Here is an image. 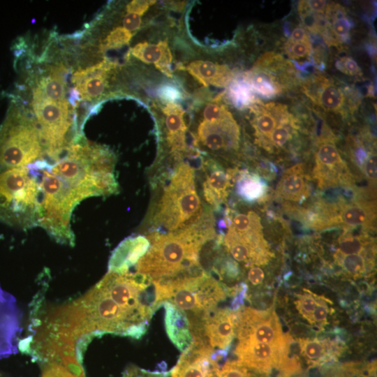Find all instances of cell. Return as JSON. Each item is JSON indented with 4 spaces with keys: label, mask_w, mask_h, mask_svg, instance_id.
Listing matches in <instances>:
<instances>
[{
    "label": "cell",
    "mask_w": 377,
    "mask_h": 377,
    "mask_svg": "<svg viewBox=\"0 0 377 377\" xmlns=\"http://www.w3.org/2000/svg\"><path fill=\"white\" fill-rule=\"evenodd\" d=\"M364 377H376V364L372 363L369 365V369Z\"/></svg>",
    "instance_id": "52"
},
{
    "label": "cell",
    "mask_w": 377,
    "mask_h": 377,
    "mask_svg": "<svg viewBox=\"0 0 377 377\" xmlns=\"http://www.w3.org/2000/svg\"><path fill=\"white\" fill-rule=\"evenodd\" d=\"M150 242L146 236L138 235L126 237L112 251L108 263V272L125 274L135 266L147 252Z\"/></svg>",
    "instance_id": "17"
},
{
    "label": "cell",
    "mask_w": 377,
    "mask_h": 377,
    "mask_svg": "<svg viewBox=\"0 0 377 377\" xmlns=\"http://www.w3.org/2000/svg\"><path fill=\"white\" fill-rule=\"evenodd\" d=\"M276 193L281 198L295 202L307 197V177L302 165H295L285 171L276 187Z\"/></svg>",
    "instance_id": "24"
},
{
    "label": "cell",
    "mask_w": 377,
    "mask_h": 377,
    "mask_svg": "<svg viewBox=\"0 0 377 377\" xmlns=\"http://www.w3.org/2000/svg\"><path fill=\"white\" fill-rule=\"evenodd\" d=\"M31 105L45 154L56 161L72 145L68 139L73 125L70 105L67 101H51L35 93Z\"/></svg>",
    "instance_id": "8"
},
{
    "label": "cell",
    "mask_w": 377,
    "mask_h": 377,
    "mask_svg": "<svg viewBox=\"0 0 377 377\" xmlns=\"http://www.w3.org/2000/svg\"><path fill=\"white\" fill-rule=\"evenodd\" d=\"M375 207L366 202L345 205L339 216L341 223L346 228L369 227L374 221Z\"/></svg>",
    "instance_id": "26"
},
{
    "label": "cell",
    "mask_w": 377,
    "mask_h": 377,
    "mask_svg": "<svg viewBox=\"0 0 377 377\" xmlns=\"http://www.w3.org/2000/svg\"><path fill=\"white\" fill-rule=\"evenodd\" d=\"M164 308V323L167 335L182 353L193 341L191 326L187 314L170 302L161 304Z\"/></svg>",
    "instance_id": "18"
},
{
    "label": "cell",
    "mask_w": 377,
    "mask_h": 377,
    "mask_svg": "<svg viewBox=\"0 0 377 377\" xmlns=\"http://www.w3.org/2000/svg\"><path fill=\"white\" fill-rule=\"evenodd\" d=\"M325 13L332 35L337 40H346L350 36L352 23L346 17L343 8L339 4H327Z\"/></svg>",
    "instance_id": "28"
},
{
    "label": "cell",
    "mask_w": 377,
    "mask_h": 377,
    "mask_svg": "<svg viewBox=\"0 0 377 377\" xmlns=\"http://www.w3.org/2000/svg\"><path fill=\"white\" fill-rule=\"evenodd\" d=\"M86 334L141 339L151 316L138 291L114 276L103 277L85 295L74 300Z\"/></svg>",
    "instance_id": "2"
},
{
    "label": "cell",
    "mask_w": 377,
    "mask_h": 377,
    "mask_svg": "<svg viewBox=\"0 0 377 377\" xmlns=\"http://www.w3.org/2000/svg\"><path fill=\"white\" fill-rule=\"evenodd\" d=\"M155 3V1L133 0L126 5V11L127 13H135L142 16L149 8Z\"/></svg>",
    "instance_id": "45"
},
{
    "label": "cell",
    "mask_w": 377,
    "mask_h": 377,
    "mask_svg": "<svg viewBox=\"0 0 377 377\" xmlns=\"http://www.w3.org/2000/svg\"><path fill=\"white\" fill-rule=\"evenodd\" d=\"M329 313V308L323 299L320 298L319 302L312 312L309 323L323 325L327 323V318Z\"/></svg>",
    "instance_id": "43"
},
{
    "label": "cell",
    "mask_w": 377,
    "mask_h": 377,
    "mask_svg": "<svg viewBox=\"0 0 377 377\" xmlns=\"http://www.w3.org/2000/svg\"><path fill=\"white\" fill-rule=\"evenodd\" d=\"M264 277L265 274L263 270L258 266L252 265L248 272V280L253 286L260 284Z\"/></svg>",
    "instance_id": "48"
},
{
    "label": "cell",
    "mask_w": 377,
    "mask_h": 377,
    "mask_svg": "<svg viewBox=\"0 0 377 377\" xmlns=\"http://www.w3.org/2000/svg\"><path fill=\"white\" fill-rule=\"evenodd\" d=\"M364 172L367 177L371 181L376 179V156L370 155L364 164Z\"/></svg>",
    "instance_id": "49"
},
{
    "label": "cell",
    "mask_w": 377,
    "mask_h": 377,
    "mask_svg": "<svg viewBox=\"0 0 377 377\" xmlns=\"http://www.w3.org/2000/svg\"><path fill=\"white\" fill-rule=\"evenodd\" d=\"M33 93L55 101L66 100V84L59 68H53L48 77H43Z\"/></svg>",
    "instance_id": "27"
},
{
    "label": "cell",
    "mask_w": 377,
    "mask_h": 377,
    "mask_svg": "<svg viewBox=\"0 0 377 377\" xmlns=\"http://www.w3.org/2000/svg\"><path fill=\"white\" fill-rule=\"evenodd\" d=\"M337 256L341 266L348 273L358 275L365 271L367 262L364 253L343 255L339 253L337 254Z\"/></svg>",
    "instance_id": "32"
},
{
    "label": "cell",
    "mask_w": 377,
    "mask_h": 377,
    "mask_svg": "<svg viewBox=\"0 0 377 377\" xmlns=\"http://www.w3.org/2000/svg\"><path fill=\"white\" fill-rule=\"evenodd\" d=\"M213 349L202 336H193L191 345L182 352L170 371L171 377H215L219 363L212 359Z\"/></svg>",
    "instance_id": "13"
},
{
    "label": "cell",
    "mask_w": 377,
    "mask_h": 377,
    "mask_svg": "<svg viewBox=\"0 0 377 377\" xmlns=\"http://www.w3.org/2000/svg\"><path fill=\"white\" fill-rule=\"evenodd\" d=\"M115 67L114 62L105 59L94 66L76 71L72 82L81 99L91 101L103 96L108 87L109 73Z\"/></svg>",
    "instance_id": "15"
},
{
    "label": "cell",
    "mask_w": 377,
    "mask_h": 377,
    "mask_svg": "<svg viewBox=\"0 0 377 377\" xmlns=\"http://www.w3.org/2000/svg\"><path fill=\"white\" fill-rule=\"evenodd\" d=\"M337 68L343 73L349 75H357L361 70L356 61L350 57H344L337 63Z\"/></svg>",
    "instance_id": "44"
},
{
    "label": "cell",
    "mask_w": 377,
    "mask_h": 377,
    "mask_svg": "<svg viewBox=\"0 0 377 377\" xmlns=\"http://www.w3.org/2000/svg\"><path fill=\"white\" fill-rule=\"evenodd\" d=\"M251 91L250 86L244 79L235 81L229 89L230 98L239 106L246 105L253 102Z\"/></svg>",
    "instance_id": "33"
},
{
    "label": "cell",
    "mask_w": 377,
    "mask_h": 377,
    "mask_svg": "<svg viewBox=\"0 0 377 377\" xmlns=\"http://www.w3.org/2000/svg\"><path fill=\"white\" fill-rule=\"evenodd\" d=\"M289 343L285 346L238 339L235 349L237 361L245 367L260 373L279 368L288 357Z\"/></svg>",
    "instance_id": "11"
},
{
    "label": "cell",
    "mask_w": 377,
    "mask_h": 377,
    "mask_svg": "<svg viewBox=\"0 0 377 377\" xmlns=\"http://www.w3.org/2000/svg\"><path fill=\"white\" fill-rule=\"evenodd\" d=\"M236 334L237 339L279 346H285L290 342L283 334L279 318L274 311L245 308L238 311Z\"/></svg>",
    "instance_id": "10"
},
{
    "label": "cell",
    "mask_w": 377,
    "mask_h": 377,
    "mask_svg": "<svg viewBox=\"0 0 377 377\" xmlns=\"http://www.w3.org/2000/svg\"><path fill=\"white\" fill-rule=\"evenodd\" d=\"M41 377H78L62 366L55 363H45Z\"/></svg>",
    "instance_id": "42"
},
{
    "label": "cell",
    "mask_w": 377,
    "mask_h": 377,
    "mask_svg": "<svg viewBox=\"0 0 377 377\" xmlns=\"http://www.w3.org/2000/svg\"><path fill=\"white\" fill-rule=\"evenodd\" d=\"M290 42H300L309 40L306 31L300 27H296L292 31L288 40Z\"/></svg>",
    "instance_id": "51"
},
{
    "label": "cell",
    "mask_w": 377,
    "mask_h": 377,
    "mask_svg": "<svg viewBox=\"0 0 377 377\" xmlns=\"http://www.w3.org/2000/svg\"><path fill=\"white\" fill-rule=\"evenodd\" d=\"M313 89H306V94L323 109L337 112L342 109L345 97L341 89L323 77H316Z\"/></svg>",
    "instance_id": "25"
},
{
    "label": "cell",
    "mask_w": 377,
    "mask_h": 377,
    "mask_svg": "<svg viewBox=\"0 0 377 377\" xmlns=\"http://www.w3.org/2000/svg\"><path fill=\"white\" fill-rule=\"evenodd\" d=\"M251 109L255 114L252 124L256 135L265 146H267L272 132L279 124L291 121L285 106L280 104L253 105Z\"/></svg>",
    "instance_id": "19"
},
{
    "label": "cell",
    "mask_w": 377,
    "mask_h": 377,
    "mask_svg": "<svg viewBox=\"0 0 377 377\" xmlns=\"http://www.w3.org/2000/svg\"><path fill=\"white\" fill-rule=\"evenodd\" d=\"M332 343L317 339H301L299 346L302 355L311 365H318L324 362L332 350Z\"/></svg>",
    "instance_id": "30"
},
{
    "label": "cell",
    "mask_w": 377,
    "mask_h": 377,
    "mask_svg": "<svg viewBox=\"0 0 377 377\" xmlns=\"http://www.w3.org/2000/svg\"><path fill=\"white\" fill-rule=\"evenodd\" d=\"M291 121L279 124L272 132L268 143L276 147L283 146L291 138Z\"/></svg>",
    "instance_id": "39"
},
{
    "label": "cell",
    "mask_w": 377,
    "mask_h": 377,
    "mask_svg": "<svg viewBox=\"0 0 377 377\" xmlns=\"http://www.w3.org/2000/svg\"><path fill=\"white\" fill-rule=\"evenodd\" d=\"M286 54L293 59L307 57L311 52V45L309 40L300 42H290L287 40L285 43Z\"/></svg>",
    "instance_id": "38"
},
{
    "label": "cell",
    "mask_w": 377,
    "mask_h": 377,
    "mask_svg": "<svg viewBox=\"0 0 377 377\" xmlns=\"http://www.w3.org/2000/svg\"><path fill=\"white\" fill-rule=\"evenodd\" d=\"M203 166L205 179L202 183L205 200L214 208H218L226 200L229 188V176L216 163L206 161Z\"/></svg>",
    "instance_id": "21"
},
{
    "label": "cell",
    "mask_w": 377,
    "mask_h": 377,
    "mask_svg": "<svg viewBox=\"0 0 377 377\" xmlns=\"http://www.w3.org/2000/svg\"><path fill=\"white\" fill-rule=\"evenodd\" d=\"M196 191L195 170L188 163H179L172 172L157 205L154 231L168 232L180 230L195 221L202 213Z\"/></svg>",
    "instance_id": "6"
},
{
    "label": "cell",
    "mask_w": 377,
    "mask_h": 377,
    "mask_svg": "<svg viewBox=\"0 0 377 377\" xmlns=\"http://www.w3.org/2000/svg\"><path fill=\"white\" fill-rule=\"evenodd\" d=\"M249 369L237 360L227 361L218 369L216 377H253Z\"/></svg>",
    "instance_id": "36"
},
{
    "label": "cell",
    "mask_w": 377,
    "mask_h": 377,
    "mask_svg": "<svg viewBox=\"0 0 377 377\" xmlns=\"http://www.w3.org/2000/svg\"><path fill=\"white\" fill-rule=\"evenodd\" d=\"M159 95L166 101L175 102L180 97L179 91L175 87L165 86L159 89Z\"/></svg>",
    "instance_id": "50"
},
{
    "label": "cell",
    "mask_w": 377,
    "mask_h": 377,
    "mask_svg": "<svg viewBox=\"0 0 377 377\" xmlns=\"http://www.w3.org/2000/svg\"><path fill=\"white\" fill-rule=\"evenodd\" d=\"M129 54L145 64H154L158 70L168 77L172 76V56L166 40H161L157 43H138L130 50Z\"/></svg>",
    "instance_id": "23"
},
{
    "label": "cell",
    "mask_w": 377,
    "mask_h": 377,
    "mask_svg": "<svg viewBox=\"0 0 377 377\" xmlns=\"http://www.w3.org/2000/svg\"><path fill=\"white\" fill-rule=\"evenodd\" d=\"M327 3L323 0L302 1L299 3V7L309 10L315 13H324Z\"/></svg>",
    "instance_id": "47"
},
{
    "label": "cell",
    "mask_w": 377,
    "mask_h": 377,
    "mask_svg": "<svg viewBox=\"0 0 377 377\" xmlns=\"http://www.w3.org/2000/svg\"><path fill=\"white\" fill-rule=\"evenodd\" d=\"M214 237L213 215L207 208L195 221L180 230L152 231L147 236L149 249L135 266V272L156 282L200 272L203 268L200 251Z\"/></svg>",
    "instance_id": "3"
},
{
    "label": "cell",
    "mask_w": 377,
    "mask_h": 377,
    "mask_svg": "<svg viewBox=\"0 0 377 377\" xmlns=\"http://www.w3.org/2000/svg\"><path fill=\"white\" fill-rule=\"evenodd\" d=\"M153 283L158 309L168 301L184 311L193 334H198L203 318L226 297L222 285L204 269Z\"/></svg>",
    "instance_id": "4"
},
{
    "label": "cell",
    "mask_w": 377,
    "mask_h": 377,
    "mask_svg": "<svg viewBox=\"0 0 377 377\" xmlns=\"http://www.w3.org/2000/svg\"><path fill=\"white\" fill-rule=\"evenodd\" d=\"M179 68L186 71L204 87H226L232 78V73L226 66L207 60H195Z\"/></svg>",
    "instance_id": "22"
},
{
    "label": "cell",
    "mask_w": 377,
    "mask_h": 377,
    "mask_svg": "<svg viewBox=\"0 0 377 377\" xmlns=\"http://www.w3.org/2000/svg\"><path fill=\"white\" fill-rule=\"evenodd\" d=\"M122 377H171L170 373L165 371H150L136 366L128 367L123 373Z\"/></svg>",
    "instance_id": "41"
},
{
    "label": "cell",
    "mask_w": 377,
    "mask_h": 377,
    "mask_svg": "<svg viewBox=\"0 0 377 377\" xmlns=\"http://www.w3.org/2000/svg\"><path fill=\"white\" fill-rule=\"evenodd\" d=\"M239 140V129L231 113L211 119H202L197 128L195 143H200L207 149L226 151L236 149Z\"/></svg>",
    "instance_id": "12"
},
{
    "label": "cell",
    "mask_w": 377,
    "mask_h": 377,
    "mask_svg": "<svg viewBox=\"0 0 377 377\" xmlns=\"http://www.w3.org/2000/svg\"><path fill=\"white\" fill-rule=\"evenodd\" d=\"M162 110L165 116L166 140L171 151L180 154L187 151L184 110L175 102L170 101L165 103Z\"/></svg>",
    "instance_id": "20"
},
{
    "label": "cell",
    "mask_w": 377,
    "mask_h": 377,
    "mask_svg": "<svg viewBox=\"0 0 377 377\" xmlns=\"http://www.w3.org/2000/svg\"><path fill=\"white\" fill-rule=\"evenodd\" d=\"M237 312L216 308L202 320L200 334L215 350H227L236 334Z\"/></svg>",
    "instance_id": "14"
},
{
    "label": "cell",
    "mask_w": 377,
    "mask_h": 377,
    "mask_svg": "<svg viewBox=\"0 0 377 377\" xmlns=\"http://www.w3.org/2000/svg\"><path fill=\"white\" fill-rule=\"evenodd\" d=\"M133 34L124 27H117L110 31L103 40V47L107 50L121 47L129 43Z\"/></svg>",
    "instance_id": "35"
},
{
    "label": "cell",
    "mask_w": 377,
    "mask_h": 377,
    "mask_svg": "<svg viewBox=\"0 0 377 377\" xmlns=\"http://www.w3.org/2000/svg\"><path fill=\"white\" fill-rule=\"evenodd\" d=\"M320 297L312 293L300 295L296 301V308L300 313L309 322L313 311Z\"/></svg>",
    "instance_id": "37"
},
{
    "label": "cell",
    "mask_w": 377,
    "mask_h": 377,
    "mask_svg": "<svg viewBox=\"0 0 377 377\" xmlns=\"http://www.w3.org/2000/svg\"><path fill=\"white\" fill-rule=\"evenodd\" d=\"M115 163L110 149L87 140L79 141L53 164L47 161L44 183L55 200L73 210L85 198L119 191Z\"/></svg>",
    "instance_id": "1"
},
{
    "label": "cell",
    "mask_w": 377,
    "mask_h": 377,
    "mask_svg": "<svg viewBox=\"0 0 377 377\" xmlns=\"http://www.w3.org/2000/svg\"><path fill=\"white\" fill-rule=\"evenodd\" d=\"M39 175L27 167H0V221L27 229L38 226Z\"/></svg>",
    "instance_id": "5"
},
{
    "label": "cell",
    "mask_w": 377,
    "mask_h": 377,
    "mask_svg": "<svg viewBox=\"0 0 377 377\" xmlns=\"http://www.w3.org/2000/svg\"><path fill=\"white\" fill-rule=\"evenodd\" d=\"M316 161L314 174L320 186H333L341 182L346 168L333 142L324 141L319 145Z\"/></svg>",
    "instance_id": "16"
},
{
    "label": "cell",
    "mask_w": 377,
    "mask_h": 377,
    "mask_svg": "<svg viewBox=\"0 0 377 377\" xmlns=\"http://www.w3.org/2000/svg\"><path fill=\"white\" fill-rule=\"evenodd\" d=\"M300 15L304 27L312 32H317L322 28L321 21L318 13L299 8Z\"/></svg>",
    "instance_id": "40"
},
{
    "label": "cell",
    "mask_w": 377,
    "mask_h": 377,
    "mask_svg": "<svg viewBox=\"0 0 377 377\" xmlns=\"http://www.w3.org/2000/svg\"><path fill=\"white\" fill-rule=\"evenodd\" d=\"M265 191V184L256 175L243 172L239 176L237 183V191L244 200H256L263 196Z\"/></svg>",
    "instance_id": "31"
},
{
    "label": "cell",
    "mask_w": 377,
    "mask_h": 377,
    "mask_svg": "<svg viewBox=\"0 0 377 377\" xmlns=\"http://www.w3.org/2000/svg\"><path fill=\"white\" fill-rule=\"evenodd\" d=\"M44 154L36 121L18 110H10L0 127V167H27Z\"/></svg>",
    "instance_id": "7"
},
{
    "label": "cell",
    "mask_w": 377,
    "mask_h": 377,
    "mask_svg": "<svg viewBox=\"0 0 377 377\" xmlns=\"http://www.w3.org/2000/svg\"><path fill=\"white\" fill-rule=\"evenodd\" d=\"M243 79L249 84L251 90L260 95L272 97L281 91L280 85L274 77L263 70H253L245 73Z\"/></svg>",
    "instance_id": "29"
},
{
    "label": "cell",
    "mask_w": 377,
    "mask_h": 377,
    "mask_svg": "<svg viewBox=\"0 0 377 377\" xmlns=\"http://www.w3.org/2000/svg\"><path fill=\"white\" fill-rule=\"evenodd\" d=\"M224 244L235 260L246 265L265 264L270 256L260 218L253 211L228 219Z\"/></svg>",
    "instance_id": "9"
},
{
    "label": "cell",
    "mask_w": 377,
    "mask_h": 377,
    "mask_svg": "<svg viewBox=\"0 0 377 377\" xmlns=\"http://www.w3.org/2000/svg\"><path fill=\"white\" fill-rule=\"evenodd\" d=\"M142 23V16L135 13H127L123 19V27L132 33L138 31Z\"/></svg>",
    "instance_id": "46"
},
{
    "label": "cell",
    "mask_w": 377,
    "mask_h": 377,
    "mask_svg": "<svg viewBox=\"0 0 377 377\" xmlns=\"http://www.w3.org/2000/svg\"><path fill=\"white\" fill-rule=\"evenodd\" d=\"M339 247L343 255L364 253L365 242L360 237L345 232L339 239Z\"/></svg>",
    "instance_id": "34"
}]
</instances>
